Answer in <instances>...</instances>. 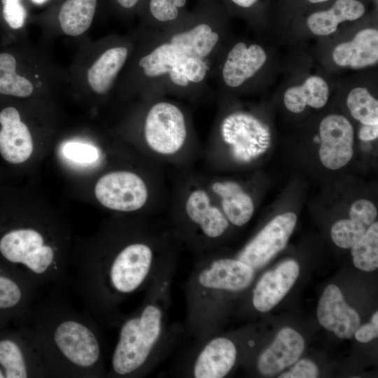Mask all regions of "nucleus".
<instances>
[{
    "label": "nucleus",
    "mask_w": 378,
    "mask_h": 378,
    "mask_svg": "<svg viewBox=\"0 0 378 378\" xmlns=\"http://www.w3.org/2000/svg\"><path fill=\"white\" fill-rule=\"evenodd\" d=\"M163 313L156 304L145 305L120 326L114 348L110 375L132 377L146 363L162 332Z\"/></svg>",
    "instance_id": "obj_3"
},
{
    "label": "nucleus",
    "mask_w": 378,
    "mask_h": 378,
    "mask_svg": "<svg viewBox=\"0 0 378 378\" xmlns=\"http://www.w3.org/2000/svg\"><path fill=\"white\" fill-rule=\"evenodd\" d=\"M356 339L362 343H367L378 336V312H375L369 323L358 328L354 332Z\"/></svg>",
    "instance_id": "obj_34"
},
{
    "label": "nucleus",
    "mask_w": 378,
    "mask_h": 378,
    "mask_svg": "<svg viewBox=\"0 0 378 378\" xmlns=\"http://www.w3.org/2000/svg\"><path fill=\"white\" fill-rule=\"evenodd\" d=\"M354 266L371 272L378 267V223L375 221L365 234L351 247Z\"/></svg>",
    "instance_id": "obj_28"
},
{
    "label": "nucleus",
    "mask_w": 378,
    "mask_h": 378,
    "mask_svg": "<svg viewBox=\"0 0 378 378\" xmlns=\"http://www.w3.org/2000/svg\"><path fill=\"white\" fill-rule=\"evenodd\" d=\"M184 211L201 232L210 239L218 238L227 229L229 221L221 209L213 202L206 187L196 185L186 193Z\"/></svg>",
    "instance_id": "obj_11"
},
{
    "label": "nucleus",
    "mask_w": 378,
    "mask_h": 378,
    "mask_svg": "<svg viewBox=\"0 0 378 378\" xmlns=\"http://www.w3.org/2000/svg\"><path fill=\"white\" fill-rule=\"evenodd\" d=\"M369 227L360 218L350 214V219L340 220L332 225L331 238L340 248H351L365 234Z\"/></svg>",
    "instance_id": "obj_30"
},
{
    "label": "nucleus",
    "mask_w": 378,
    "mask_h": 378,
    "mask_svg": "<svg viewBox=\"0 0 378 378\" xmlns=\"http://www.w3.org/2000/svg\"><path fill=\"white\" fill-rule=\"evenodd\" d=\"M0 125V153L3 158L12 164L27 161L33 152V140L18 109L13 106L2 109Z\"/></svg>",
    "instance_id": "obj_13"
},
{
    "label": "nucleus",
    "mask_w": 378,
    "mask_h": 378,
    "mask_svg": "<svg viewBox=\"0 0 378 378\" xmlns=\"http://www.w3.org/2000/svg\"><path fill=\"white\" fill-rule=\"evenodd\" d=\"M346 105L353 118L363 125L378 124V101L366 88L352 89L347 96Z\"/></svg>",
    "instance_id": "obj_29"
},
{
    "label": "nucleus",
    "mask_w": 378,
    "mask_h": 378,
    "mask_svg": "<svg viewBox=\"0 0 378 378\" xmlns=\"http://www.w3.org/2000/svg\"><path fill=\"white\" fill-rule=\"evenodd\" d=\"M97 4V0H66L58 16L62 31L71 36L83 34L92 22Z\"/></svg>",
    "instance_id": "obj_25"
},
{
    "label": "nucleus",
    "mask_w": 378,
    "mask_h": 378,
    "mask_svg": "<svg viewBox=\"0 0 378 378\" xmlns=\"http://www.w3.org/2000/svg\"><path fill=\"white\" fill-rule=\"evenodd\" d=\"M266 59V52L260 46L242 41L235 43L223 64L224 83L230 88L241 86L262 68Z\"/></svg>",
    "instance_id": "obj_16"
},
{
    "label": "nucleus",
    "mask_w": 378,
    "mask_h": 378,
    "mask_svg": "<svg viewBox=\"0 0 378 378\" xmlns=\"http://www.w3.org/2000/svg\"><path fill=\"white\" fill-rule=\"evenodd\" d=\"M319 158L328 169L336 170L346 165L353 155L354 129L343 115L332 114L320 123Z\"/></svg>",
    "instance_id": "obj_10"
},
{
    "label": "nucleus",
    "mask_w": 378,
    "mask_h": 378,
    "mask_svg": "<svg viewBox=\"0 0 378 378\" xmlns=\"http://www.w3.org/2000/svg\"><path fill=\"white\" fill-rule=\"evenodd\" d=\"M296 220L292 212L276 216L245 246L237 259L253 270L264 266L285 248Z\"/></svg>",
    "instance_id": "obj_9"
},
{
    "label": "nucleus",
    "mask_w": 378,
    "mask_h": 378,
    "mask_svg": "<svg viewBox=\"0 0 378 378\" xmlns=\"http://www.w3.org/2000/svg\"><path fill=\"white\" fill-rule=\"evenodd\" d=\"M365 10L364 5L358 0H336L328 10L311 14L307 24L313 34L327 36L335 32L340 23L359 19Z\"/></svg>",
    "instance_id": "obj_23"
},
{
    "label": "nucleus",
    "mask_w": 378,
    "mask_h": 378,
    "mask_svg": "<svg viewBox=\"0 0 378 378\" xmlns=\"http://www.w3.org/2000/svg\"><path fill=\"white\" fill-rule=\"evenodd\" d=\"M329 97V87L321 77L312 76L309 77L300 85L293 86L284 95L286 107L291 112L299 113L304 111L306 106L320 108L326 105Z\"/></svg>",
    "instance_id": "obj_24"
},
{
    "label": "nucleus",
    "mask_w": 378,
    "mask_h": 378,
    "mask_svg": "<svg viewBox=\"0 0 378 378\" xmlns=\"http://www.w3.org/2000/svg\"><path fill=\"white\" fill-rule=\"evenodd\" d=\"M254 276V270L238 259L221 258L212 262L197 276L205 289L240 291L247 288Z\"/></svg>",
    "instance_id": "obj_15"
},
{
    "label": "nucleus",
    "mask_w": 378,
    "mask_h": 378,
    "mask_svg": "<svg viewBox=\"0 0 378 378\" xmlns=\"http://www.w3.org/2000/svg\"><path fill=\"white\" fill-rule=\"evenodd\" d=\"M220 134L232 157L241 163L255 160L270 146L268 127L246 112L237 111L226 115L220 123Z\"/></svg>",
    "instance_id": "obj_6"
},
{
    "label": "nucleus",
    "mask_w": 378,
    "mask_h": 378,
    "mask_svg": "<svg viewBox=\"0 0 378 378\" xmlns=\"http://www.w3.org/2000/svg\"><path fill=\"white\" fill-rule=\"evenodd\" d=\"M1 378L48 377L37 340L27 324L18 329L0 328Z\"/></svg>",
    "instance_id": "obj_5"
},
{
    "label": "nucleus",
    "mask_w": 378,
    "mask_h": 378,
    "mask_svg": "<svg viewBox=\"0 0 378 378\" xmlns=\"http://www.w3.org/2000/svg\"><path fill=\"white\" fill-rule=\"evenodd\" d=\"M300 267L293 260H286L265 273L253 292V304L259 312H267L276 305L297 280Z\"/></svg>",
    "instance_id": "obj_14"
},
{
    "label": "nucleus",
    "mask_w": 378,
    "mask_h": 378,
    "mask_svg": "<svg viewBox=\"0 0 378 378\" xmlns=\"http://www.w3.org/2000/svg\"><path fill=\"white\" fill-rule=\"evenodd\" d=\"M317 318L322 326L342 339L351 338L360 326L358 314L346 304L334 284L325 288L318 304Z\"/></svg>",
    "instance_id": "obj_12"
},
{
    "label": "nucleus",
    "mask_w": 378,
    "mask_h": 378,
    "mask_svg": "<svg viewBox=\"0 0 378 378\" xmlns=\"http://www.w3.org/2000/svg\"><path fill=\"white\" fill-rule=\"evenodd\" d=\"M304 348L302 336L294 329L284 328L275 340L260 355L258 370L264 375H272L294 364Z\"/></svg>",
    "instance_id": "obj_17"
},
{
    "label": "nucleus",
    "mask_w": 378,
    "mask_h": 378,
    "mask_svg": "<svg viewBox=\"0 0 378 378\" xmlns=\"http://www.w3.org/2000/svg\"><path fill=\"white\" fill-rule=\"evenodd\" d=\"M15 56L8 52L0 53V94L15 97H27L34 86L26 77L17 73Z\"/></svg>",
    "instance_id": "obj_27"
},
{
    "label": "nucleus",
    "mask_w": 378,
    "mask_h": 378,
    "mask_svg": "<svg viewBox=\"0 0 378 378\" xmlns=\"http://www.w3.org/2000/svg\"><path fill=\"white\" fill-rule=\"evenodd\" d=\"M184 56L186 55L165 37L148 48V50L140 57L138 65L149 82L166 83Z\"/></svg>",
    "instance_id": "obj_21"
},
{
    "label": "nucleus",
    "mask_w": 378,
    "mask_h": 378,
    "mask_svg": "<svg viewBox=\"0 0 378 378\" xmlns=\"http://www.w3.org/2000/svg\"><path fill=\"white\" fill-rule=\"evenodd\" d=\"M94 195L99 202L108 209L132 212L147 204L150 190L139 174L130 171H115L104 174L98 180Z\"/></svg>",
    "instance_id": "obj_7"
},
{
    "label": "nucleus",
    "mask_w": 378,
    "mask_h": 378,
    "mask_svg": "<svg viewBox=\"0 0 378 378\" xmlns=\"http://www.w3.org/2000/svg\"><path fill=\"white\" fill-rule=\"evenodd\" d=\"M2 14L7 24L13 29H19L25 22L27 13L21 0H1Z\"/></svg>",
    "instance_id": "obj_32"
},
{
    "label": "nucleus",
    "mask_w": 378,
    "mask_h": 378,
    "mask_svg": "<svg viewBox=\"0 0 378 378\" xmlns=\"http://www.w3.org/2000/svg\"><path fill=\"white\" fill-rule=\"evenodd\" d=\"M62 151L66 158L79 164H91L99 156V150L94 146L77 141L65 143Z\"/></svg>",
    "instance_id": "obj_31"
},
{
    "label": "nucleus",
    "mask_w": 378,
    "mask_h": 378,
    "mask_svg": "<svg viewBox=\"0 0 378 378\" xmlns=\"http://www.w3.org/2000/svg\"><path fill=\"white\" fill-rule=\"evenodd\" d=\"M116 4L122 8L131 10L141 6L144 0H115Z\"/></svg>",
    "instance_id": "obj_36"
},
{
    "label": "nucleus",
    "mask_w": 378,
    "mask_h": 378,
    "mask_svg": "<svg viewBox=\"0 0 378 378\" xmlns=\"http://www.w3.org/2000/svg\"><path fill=\"white\" fill-rule=\"evenodd\" d=\"M31 2L36 5H42L48 2L49 0H31Z\"/></svg>",
    "instance_id": "obj_38"
},
{
    "label": "nucleus",
    "mask_w": 378,
    "mask_h": 378,
    "mask_svg": "<svg viewBox=\"0 0 378 378\" xmlns=\"http://www.w3.org/2000/svg\"><path fill=\"white\" fill-rule=\"evenodd\" d=\"M128 54V49L125 46L112 47L106 49L94 62L88 70L87 79L95 93L104 94L111 90Z\"/></svg>",
    "instance_id": "obj_22"
},
{
    "label": "nucleus",
    "mask_w": 378,
    "mask_h": 378,
    "mask_svg": "<svg viewBox=\"0 0 378 378\" xmlns=\"http://www.w3.org/2000/svg\"><path fill=\"white\" fill-rule=\"evenodd\" d=\"M143 136L155 155L169 158L178 154L189 136L185 112L175 102L158 99L148 106L143 124Z\"/></svg>",
    "instance_id": "obj_4"
},
{
    "label": "nucleus",
    "mask_w": 378,
    "mask_h": 378,
    "mask_svg": "<svg viewBox=\"0 0 378 378\" xmlns=\"http://www.w3.org/2000/svg\"><path fill=\"white\" fill-rule=\"evenodd\" d=\"M35 302L27 324L39 345L48 377L94 378L104 375L102 344L96 323L74 309L56 288Z\"/></svg>",
    "instance_id": "obj_1"
},
{
    "label": "nucleus",
    "mask_w": 378,
    "mask_h": 378,
    "mask_svg": "<svg viewBox=\"0 0 378 378\" xmlns=\"http://www.w3.org/2000/svg\"><path fill=\"white\" fill-rule=\"evenodd\" d=\"M359 138L363 141H371L378 136L377 125H363L358 132Z\"/></svg>",
    "instance_id": "obj_35"
},
{
    "label": "nucleus",
    "mask_w": 378,
    "mask_h": 378,
    "mask_svg": "<svg viewBox=\"0 0 378 378\" xmlns=\"http://www.w3.org/2000/svg\"><path fill=\"white\" fill-rule=\"evenodd\" d=\"M318 376L316 365L310 360L302 359L288 371L279 376V378H315Z\"/></svg>",
    "instance_id": "obj_33"
},
{
    "label": "nucleus",
    "mask_w": 378,
    "mask_h": 378,
    "mask_svg": "<svg viewBox=\"0 0 378 378\" xmlns=\"http://www.w3.org/2000/svg\"><path fill=\"white\" fill-rule=\"evenodd\" d=\"M39 286L20 271L0 262V328L29 318Z\"/></svg>",
    "instance_id": "obj_8"
},
{
    "label": "nucleus",
    "mask_w": 378,
    "mask_h": 378,
    "mask_svg": "<svg viewBox=\"0 0 378 378\" xmlns=\"http://www.w3.org/2000/svg\"><path fill=\"white\" fill-rule=\"evenodd\" d=\"M237 7L249 8L254 6L258 0H229Z\"/></svg>",
    "instance_id": "obj_37"
},
{
    "label": "nucleus",
    "mask_w": 378,
    "mask_h": 378,
    "mask_svg": "<svg viewBox=\"0 0 378 378\" xmlns=\"http://www.w3.org/2000/svg\"><path fill=\"white\" fill-rule=\"evenodd\" d=\"M188 0H144L141 6L150 25L167 28L188 11Z\"/></svg>",
    "instance_id": "obj_26"
},
{
    "label": "nucleus",
    "mask_w": 378,
    "mask_h": 378,
    "mask_svg": "<svg viewBox=\"0 0 378 378\" xmlns=\"http://www.w3.org/2000/svg\"><path fill=\"white\" fill-rule=\"evenodd\" d=\"M338 66L362 69L374 65L378 61V31L366 28L359 31L349 41L338 44L332 52Z\"/></svg>",
    "instance_id": "obj_19"
},
{
    "label": "nucleus",
    "mask_w": 378,
    "mask_h": 378,
    "mask_svg": "<svg viewBox=\"0 0 378 378\" xmlns=\"http://www.w3.org/2000/svg\"><path fill=\"white\" fill-rule=\"evenodd\" d=\"M307 1H309L311 3L316 4V3L325 2V1H327L328 0H307Z\"/></svg>",
    "instance_id": "obj_39"
},
{
    "label": "nucleus",
    "mask_w": 378,
    "mask_h": 378,
    "mask_svg": "<svg viewBox=\"0 0 378 378\" xmlns=\"http://www.w3.org/2000/svg\"><path fill=\"white\" fill-rule=\"evenodd\" d=\"M208 190L218 197L221 211L232 224L242 226L251 219L254 211L253 202L239 183L231 181H213Z\"/></svg>",
    "instance_id": "obj_20"
},
{
    "label": "nucleus",
    "mask_w": 378,
    "mask_h": 378,
    "mask_svg": "<svg viewBox=\"0 0 378 378\" xmlns=\"http://www.w3.org/2000/svg\"><path fill=\"white\" fill-rule=\"evenodd\" d=\"M234 344L224 337L209 341L198 354L192 367L195 378H222L234 367L237 359Z\"/></svg>",
    "instance_id": "obj_18"
},
{
    "label": "nucleus",
    "mask_w": 378,
    "mask_h": 378,
    "mask_svg": "<svg viewBox=\"0 0 378 378\" xmlns=\"http://www.w3.org/2000/svg\"><path fill=\"white\" fill-rule=\"evenodd\" d=\"M154 251L141 240L117 248H90L75 260V288L85 309L100 321L114 314L126 296L136 291L148 276Z\"/></svg>",
    "instance_id": "obj_2"
}]
</instances>
